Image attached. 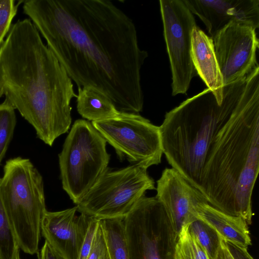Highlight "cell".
Returning <instances> with one entry per match:
<instances>
[{
  "instance_id": "7c38bea8",
  "label": "cell",
  "mask_w": 259,
  "mask_h": 259,
  "mask_svg": "<svg viewBox=\"0 0 259 259\" xmlns=\"http://www.w3.org/2000/svg\"><path fill=\"white\" fill-rule=\"evenodd\" d=\"M156 189V197L162 204L177 237L184 226L197 219V206L207 202L197 189L172 168L163 170Z\"/></svg>"
},
{
  "instance_id": "9a60e30c",
  "label": "cell",
  "mask_w": 259,
  "mask_h": 259,
  "mask_svg": "<svg viewBox=\"0 0 259 259\" xmlns=\"http://www.w3.org/2000/svg\"><path fill=\"white\" fill-rule=\"evenodd\" d=\"M191 55L196 71L207 88L221 104L223 100V77L216 58L213 39L197 25L191 35Z\"/></svg>"
},
{
  "instance_id": "cb8c5ba5",
  "label": "cell",
  "mask_w": 259,
  "mask_h": 259,
  "mask_svg": "<svg viewBox=\"0 0 259 259\" xmlns=\"http://www.w3.org/2000/svg\"><path fill=\"white\" fill-rule=\"evenodd\" d=\"M87 259H110L100 221Z\"/></svg>"
},
{
  "instance_id": "ac0fdd59",
  "label": "cell",
  "mask_w": 259,
  "mask_h": 259,
  "mask_svg": "<svg viewBox=\"0 0 259 259\" xmlns=\"http://www.w3.org/2000/svg\"><path fill=\"white\" fill-rule=\"evenodd\" d=\"M110 259H130L123 219L100 220Z\"/></svg>"
},
{
  "instance_id": "8fae6325",
  "label": "cell",
  "mask_w": 259,
  "mask_h": 259,
  "mask_svg": "<svg viewBox=\"0 0 259 259\" xmlns=\"http://www.w3.org/2000/svg\"><path fill=\"white\" fill-rule=\"evenodd\" d=\"M255 29L244 22L234 21L212 38L224 87L244 78L258 67Z\"/></svg>"
},
{
  "instance_id": "4316f807",
  "label": "cell",
  "mask_w": 259,
  "mask_h": 259,
  "mask_svg": "<svg viewBox=\"0 0 259 259\" xmlns=\"http://www.w3.org/2000/svg\"><path fill=\"white\" fill-rule=\"evenodd\" d=\"M228 249L234 259H254L249 253L247 248L226 242Z\"/></svg>"
},
{
  "instance_id": "e0dca14e",
  "label": "cell",
  "mask_w": 259,
  "mask_h": 259,
  "mask_svg": "<svg viewBox=\"0 0 259 259\" xmlns=\"http://www.w3.org/2000/svg\"><path fill=\"white\" fill-rule=\"evenodd\" d=\"M76 101L78 113L92 122L112 118L119 113L107 95L92 87H78Z\"/></svg>"
},
{
  "instance_id": "6da1fadb",
  "label": "cell",
  "mask_w": 259,
  "mask_h": 259,
  "mask_svg": "<svg viewBox=\"0 0 259 259\" xmlns=\"http://www.w3.org/2000/svg\"><path fill=\"white\" fill-rule=\"evenodd\" d=\"M29 16L78 87L107 95L121 112L139 114L141 70L148 57L133 20L108 0L23 1Z\"/></svg>"
},
{
  "instance_id": "ba28073f",
  "label": "cell",
  "mask_w": 259,
  "mask_h": 259,
  "mask_svg": "<svg viewBox=\"0 0 259 259\" xmlns=\"http://www.w3.org/2000/svg\"><path fill=\"white\" fill-rule=\"evenodd\" d=\"M123 222L130 259H175L178 237L156 196L141 197Z\"/></svg>"
},
{
  "instance_id": "7a4b0ae2",
  "label": "cell",
  "mask_w": 259,
  "mask_h": 259,
  "mask_svg": "<svg viewBox=\"0 0 259 259\" xmlns=\"http://www.w3.org/2000/svg\"><path fill=\"white\" fill-rule=\"evenodd\" d=\"M3 95L45 144L52 146L68 131L70 103L77 97L72 81L29 19L14 24L0 46Z\"/></svg>"
},
{
  "instance_id": "3957f363",
  "label": "cell",
  "mask_w": 259,
  "mask_h": 259,
  "mask_svg": "<svg viewBox=\"0 0 259 259\" xmlns=\"http://www.w3.org/2000/svg\"><path fill=\"white\" fill-rule=\"evenodd\" d=\"M259 170V67L249 75L238 104L208 147L199 191L221 211L252 223Z\"/></svg>"
},
{
  "instance_id": "30bf717a",
  "label": "cell",
  "mask_w": 259,
  "mask_h": 259,
  "mask_svg": "<svg viewBox=\"0 0 259 259\" xmlns=\"http://www.w3.org/2000/svg\"><path fill=\"white\" fill-rule=\"evenodd\" d=\"M159 5L172 74V95L184 94L197 73L191 55L196 21L183 0H160Z\"/></svg>"
},
{
  "instance_id": "4fadbf2b",
  "label": "cell",
  "mask_w": 259,
  "mask_h": 259,
  "mask_svg": "<svg viewBox=\"0 0 259 259\" xmlns=\"http://www.w3.org/2000/svg\"><path fill=\"white\" fill-rule=\"evenodd\" d=\"M77 206L63 210L46 211L41 232L49 244L65 259H78L92 217L76 214Z\"/></svg>"
},
{
  "instance_id": "f1b7e54d",
  "label": "cell",
  "mask_w": 259,
  "mask_h": 259,
  "mask_svg": "<svg viewBox=\"0 0 259 259\" xmlns=\"http://www.w3.org/2000/svg\"><path fill=\"white\" fill-rule=\"evenodd\" d=\"M16 259H21V258H20V254H19V255L17 256V257H16Z\"/></svg>"
},
{
  "instance_id": "52a82bcc",
  "label": "cell",
  "mask_w": 259,
  "mask_h": 259,
  "mask_svg": "<svg viewBox=\"0 0 259 259\" xmlns=\"http://www.w3.org/2000/svg\"><path fill=\"white\" fill-rule=\"evenodd\" d=\"M153 189L147 168L135 164L108 167L77 202V211L99 220L124 219L145 192Z\"/></svg>"
},
{
  "instance_id": "d4e9b609",
  "label": "cell",
  "mask_w": 259,
  "mask_h": 259,
  "mask_svg": "<svg viewBox=\"0 0 259 259\" xmlns=\"http://www.w3.org/2000/svg\"><path fill=\"white\" fill-rule=\"evenodd\" d=\"M99 220L92 217L83 239L78 259H87L91 249Z\"/></svg>"
},
{
  "instance_id": "8992f818",
  "label": "cell",
  "mask_w": 259,
  "mask_h": 259,
  "mask_svg": "<svg viewBox=\"0 0 259 259\" xmlns=\"http://www.w3.org/2000/svg\"><path fill=\"white\" fill-rule=\"evenodd\" d=\"M106 141L92 123L77 119L59 154L62 188L75 204L108 168Z\"/></svg>"
},
{
  "instance_id": "ffe728a7",
  "label": "cell",
  "mask_w": 259,
  "mask_h": 259,
  "mask_svg": "<svg viewBox=\"0 0 259 259\" xmlns=\"http://www.w3.org/2000/svg\"><path fill=\"white\" fill-rule=\"evenodd\" d=\"M189 232L202 247L210 259H213L219 246L220 237L210 227L197 219L188 226Z\"/></svg>"
},
{
  "instance_id": "83f0119b",
  "label": "cell",
  "mask_w": 259,
  "mask_h": 259,
  "mask_svg": "<svg viewBox=\"0 0 259 259\" xmlns=\"http://www.w3.org/2000/svg\"><path fill=\"white\" fill-rule=\"evenodd\" d=\"M213 259H234L228 249L226 242L221 238L219 247Z\"/></svg>"
},
{
  "instance_id": "44dd1931",
  "label": "cell",
  "mask_w": 259,
  "mask_h": 259,
  "mask_svg": "<svg viewBox=\"0 0 259 259\" xmlns=\"http://www.w3.org/2000/svg\"><path fill=\"white\" fill-rule=\"evenodd\" d=\"M188 225L184 226L178 235L175 247V259H210L189 232Z\"/></svg>"
},
{
  "instance_id": "2e32d148",
  "label": "cell",
  "mask_w": 259,
  "mask_h": 259,
  "mask_svg": "<svg viewBox=\"0 0 259 259\" xmlns=\"http://www.w3.org/2000/svg\"><path fill=\"white\" fill-rule=\"evenodd\" d=\"M196 218L211 229L226 242L247 248L251 239L246 221L240 217L227 214L207 202L199 204Z\"/></svg>"
},
{
  "instance_id": "9c48e42d",
  "label": "cell",
  "mask_w": 259,
  "mask_h": 259,
  "mask_svg": "<svg viewBox=\"0 0 259 259\" xmlns=\"http://www.w3.org/2000/svg\"><path fill=\"white\" fill-rule=\"evenodd\" d=\"M91 123L120 160L147 169L160 163L159 127L139 114L119 112L113 118Z\"/></svg>"
},
{
  "instance_id": "d6986e66",
  "label": "cell",
  "mask_w": 259,
  "mask_h": 259,
  "mask_svg": "<svg viewBox=\"0 0 259 259\" xmlns=\"http://www.w3.org/2000/svg\"><path fill=\"white\" fill-rule=\"evenodd\" d=\"M19 249L0 195V259H16Z\"/></svg>"
},
{
  "instance_id": "5bb4252c",
  "label": "cell",
  "mask_w": 259,
  "mask_h": 259,
  "mask_svg": "<svg viewBox=\"0 0 259 259\" xmlns=\"http://www.w3.org/2000/svg\"><path fill=\"white\" fill-rule=\"evenodd\" d=\"M193 14L203 22L212 38L232 21L259 27L258 0H183Z\"/></svg>"
},
{
  "instance_id": "603a6c76",
  "label": "cell",
  "mask_w": 259,
  "mask_h": 259,
  "mask_svg": "<svg viewBox=\"0 0 259 259\" xmlns=\"http://www.w3.org/2000/svg\"><path fill=\"white\" fill-rule=\"evenodd\" d=\"M23 1L15 4L14 0H0V46L4 38L9 32L11 23L17 14L18 6Z\"/></svg>"
},
{
  "instance_id": "277c9868",
  "label": "cell",
  "mask_w": 259,
  "mask_h": 259,
  "mask_svg": "<svg viewBox=\"0 0 259 259\" xmlns=\"http://www.w3.org/2000/svg\"><path fill=\"white\" fill-rule=\"evenodd\" d=\"M248 77L224 87L221 104L206 88L166 112L159 126L168 163L199 191L208 147L238 104Z\"/></svg>"
},
{
  "instance_id": "7402d4cb",
  "label": "cell",
  "mask_w": 259,
  "mask_h": 259,
  "mask_svg": "<svg viewBox=\"0 0 259 259\" xmlns=\"http://www.w3.org/2000/svg\"><path fill=\"white\" fill-rule=\"evenodd\" d=\"M16 125L15 109L5 100L0 104V164L13 137Z\"/></svg>"
},
{
  "instance_id": "484cf974",
  "label": "cell",
  "mask_w": 259,
  "mask_h": 259,
  "mask_svg": "<svg viewBox=\"0 0 259 259\" xmlns=\"http://www.w3.org/2000/svg\"><path fill=\"white\" fill-rule=\"evenodd\" d=\"M38 259H65L45 240L38 254Z\"/></svg>"
},
{
  "instance_id": "5b68a950",
  "label": "cell",
  "mask_w": 259,
  "mask_h": 259,
  "mask_svg": "<svg viewBox=\"0 0 259 259\" xmlns=\"http://www.w3.org/2000/svg\"><path fill=\"white\" fill-rule=\"evenodd\" d=\"M0 195L19 248L36 253L47 210L42 177L29 159L17 157L6 162Z\"/></svg>"
}]
</instances>
